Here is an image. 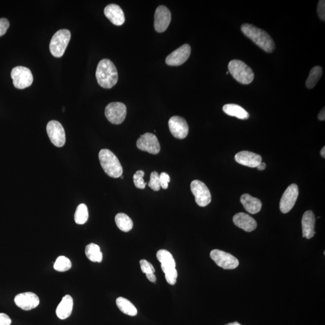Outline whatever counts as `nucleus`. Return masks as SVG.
<instances>
[{
    "label": "nucleus",
    "mask_w": 325,
    "mask_h": 325,
    "mask_svg": "<svg viewBox=\"0 0 325 325\" xmlns=\"http://www.w3.org/2000/svg\"><path fill=\"white\" fill-rule=\"evenodd\" d=\"M241 30L247 38H250L266 52L272 53L275 51L274 41L271 36L264 30L249 24H242Z\"/></svg>",
    "instance_id": "nucleus-1"
},
{
    "label": "nucleus",
    "mask_w": 325,
    "mask_h": 325,
    "mask_svg": "<svg viewBox=\"0 0 325 325\" xmlns=\"http://www.w3.org/2000/svg\"><path fill=\"white\" fill-rule=\"evenodd\" d=\"M96 78L100 86L111 89L117 84L118 73L117 67L109 59H102L97 66Z\"/></svg>",
    "instance_id": "nucleus-2"
},
{
    "label": "nucleus",
    "mask_w": 325,
    "mask_h": 325,
    "mask_svg": "<svg viewBox=\"0 0 325 325\" xmlns=\"http://www.w3.org/2000/svg\"><path fill=\"white\" fill-rule=\"evenodd\" d=\"M99 160L103 170L109 177L114 178L123 175V169L117 157L107 149L99 151Z\"/></svg>",
    "instance_id": "nucleus-3"
},
{
    "label": "nucleus",
    "mask_w": 325,
    "mask_h": 325,
    "mask_svg": "<svg viewBox=\"0 0 325 325\" xmlns=\"http://www.w3.org/2000/svg\"><path fill=\"white\" fill-rule=\"evenodd\" d=\"M229 72L236 81L242 84H251L255 77L253 69L240 60H233L229 63Z\"/></svg>",
    "instance_id": "nucleus-4"
},
{
    "label": "nucleus",
    "mask_w": 325,
    "mask_h": 325,
    "mask_svg": "<svg viewBox=\"0 0 325 325\" xmlns=\"http://www.w3.org/2000/svg\"><path fill=\"white\" fill-rule=\"evenodd\" d=\"M71 38V32L68 30L62 29L57 31L50 42V50L51 54L57 58L62 57Z\"/></svg>",
    "instance_id": "nucleus-5"
},
{
    "label": "nucleus",
    "mask_w": 325,
    "mask_h": 325,
    "mask_svg": "<svg viewBox=\"0 0 325 325\" xmlns=\"http://www.w3.org/2000/svg\"><path fill=\"white\" fill-rule=\"evenodd\" d=\"M11 77L14 86L18 89H24L33 83V77L31 71L27 67L17 66L12 70Z\"/></svg>",
    "instance_id": "nucleus-6"
},
{
    "label": "nucleus",
    "mask_w": 325,
    "mask_h": 325,
    "mask_svg": "<svg viewBox=\"0 0 325 325\" xmlns=\"http://www.w3.org/2000/svg\"><path fill=\"white\" fill-rule=\"evenodd\" d=\"M105 115L112 124L117 125L121 124L124 122L127 116L126 105L122 102H111L105 107Z\"/></svg>",
    "instance_id": "nucleus-7"
},
{
    "label": "nucleus",
    "mask_w": 325,
    "mask_h": 325,
    "mask_svg": "<svg viewBox=\"0 0 325 325\" xmlns=\"http://www.w3.org/2000/svg\"><path fill=\"white\" fill-rule=\"evenodd\" d=\"M210 257L218 266L224 269H235L239 264V260L233 255L219 250H212Z\"/></svg>",
    "instance_id": "nucleus-8"
},
{
    "label": "nucleus",
    "mask_w": 325,
    "mask_h": 325,
    "mask_svg": "<svg viewBox=\"0 0 325 325\" xmlns=\"http://www.w3.org/2000/svg\"><path fill=\"white\" fill-rule=\"evenodd\" d=\"M191 190L195 197V201L200 206H205L211 202V196L207 186L199 180H194L190 184Z\"/></svg>",
    "instance_id": "nucleus-9"
},
{
    "label": "nucleus",
    "mask_w": 325,
    "mask_h": 325,
    "mask_svg": "<svg viewBox=\"0 0 325 325\" xmlns=\"http://www.w3.org/2000/svg\"><path fill=\"white\" fill-rule=\"evenodd\" d=\"M47 132L51 142L57 147H62L65 144L66 135L61 124L57 121H51L48 123Z\"/></svg>",
    "instance_id": "nucleus-10"
},
{
    "label": "nucleus",
    "mask_w": 325,
    "mask_h": 325,
    "mask_svg": "<svg viewBox=\"0 0 325 325\" xmlns=\"http://www.w3.org/2000/svg\"><path fill=\"white\" fill-rule=\"evenodd\" d=\"M137 147L140 150L151 154H157L160 151V143L156 136L150 133H146L140 136L137 141Z\"/></svg>",
    "instance_id": "nucleus-11"
},
{
    "label": "nucleus",
    "mask_w": 325,
    "mask_h": 325,
    "mask_svg": "<svg viewBox=\"0 0 325 325\" xmlns=\"http://www.w3.org/2000/svg\"><path fill=\"white\" fill-rule=\"evenodd\" d=\"M299 195V189L295 184H291L285 190L281 199L279 207L282 212L287 213L293 208Z\"/></svg>",
    "instance_id": "nucleus-12"
},
{
    "label": "nucleus",
    "mask_w": 325,
    "mask_h": 325,
    "mask_svg": "<svg viewBox=\"0 0 325 325\" xmlns=\"http://www.w3.org/2000/svg\"><path fill=\"white\" fill-rule=\"evenodd\" d=\"M171 11L165 6L156 9L154 15V28L159 33L165 32L171 21Z\"/></svg>",
    "instance_id": "nucleus-13"
},
{
    "label": "nucleus",
    "mask_w": 325,
    "mask_h": 325,
    "mask_svg": "<svg viewBox=\"0 0 325 325\" xmlns=\"http://www.w3.org/2000/svg\"><path fill=\"white\" fill-rule=\"evenodd\" d=\"M170 132L175 138L184 139L189 133V126L183 118L174 116L169 121Z\"/></svg>",
    "instance_id": "nucleus-14"
},
{
    "label": "nucleus",
    "mask_w": 325,
    "mask_h": 325,
    "mask_svg": "<svg viewBox=\"0 0 325 325\" xmlns=\"http://www.w3.org/2000/svg\"><path fill=\"white\" fill-rule=\"evenodd\" d=\"M191 54V47L189 44L182 45L173 51L166 59V64L169 66H180L186 62Z\"/></svg>",
    "instance_id": "nucleus-15"
},
{
    "label": "nucleus",
    "mask_w": 325,
    "mask_h": 325,
    "mask_svg": "<svg viewBox=\"0 0 325 325\" xmlns=\"http://www.w3.org/2000/svg\"><path fill=\"white\" fill-rule=\"evenodd\" d=\"M15 304L24 311H30L39 305L40 300L34 293L25 292L17 294L14 299Z\"/></svg>",
    "instance_id": "nucleus-16"
},
{
    "label": "nucleus",
    "mask_w": 325,
    "mask_h": 325,
    "mask_svg": "<svg viewBox=\"0 0 325 325\" xmlns=\"http://www.w3.org/2000/svg\"><path fill=\"white\" fill-rule=\"evenodd\" d=\"M235 160L241 165L253 168H257L262 162V158L259 154L247 151L239 152L236 155Z\"/></svg>",
    "instance_id": "nucleus-17"
},
{
    "label": "nucleus",
    "mask_w": 325,
    "mask_h": 325,
    "mask_svg": "<svg viewBox=\"0 0 325 325\" xmlns=\"http://www.w3.org/2000/svg\"><path fill=\"white\" fill-rule=\"evenodd\" d=\"M104 15L115 26H122L125 23V15L123 9L117 5L111 4L106 6Z\"/></svg>",
    "instance_id": "nucleus-18"
},
{
    "label": "nucleus",
    "mask_w": 325,
    "mask_h": 325,
    "mask_svg": "<svg viewBox=\"0 0 325 325\" xmlns=\"http://www.w3.org/2000/svg\"><path fill=\"white\" fill-rule=\"evenodd\" d=\"M233 223L237 227L247 232H253L257 227L256 220L245 212H239L234 215Z\"/></svg>",
    "instance_id": "nucleus-19"
},
{
    "label": "nucleus",
    "mask_w": 325,
    "mask_h": 325,
    "mask_svg": "<svg viewBox=\"0 0 325 325\" xmlns=\"http://www.w3.org/2000/svg\"><path fill=\"white\" fill-rule=\"evenodd\" d=\"M315 218L313 212L308 210L303 214L302 220L303 238L310 239L315 235Z\"/></svg>",
    "instance_id": "nucleus-20"
},
{
    "label": "nucleus",
    "mask_w": 325,
    "mask_h": 325,
    "mask_svg": "<svg viewBox=\"0 0 325 325\" xmlns=\"http://www.w3.org/2000/svg\"><path fill=\"white\" fill-rule=\"evenodd\" d=\"M74 301L72 297L67 294L63 297L56 309V314L60 319L65 320L71 315Z\"/></svg>",
    "instance_id": "nucleus-21"
},
{
    "label": "nucleus",
    "mask_w": 325,
    "mask_h": 325,
    "mask_svg": "<svg viewBox=\"0 0 325 325\" xmlns=\"http://www.w3.org/2000/svg\"><path fill=\"white\" fill-rule=\"evenodd\" d=\"M241 202L246 210L253 214L260 212L262 206V203L259 199L249 194H244L241 197Z\"/></svg>",
    "instance_id": "nucleus-22"
},
{
    "label": "nucleus",
    "mask_w": 325,
    "mask_h": 325,
    "mask_svg": "<svg viewBox=\"0 0 325 325\" xmlns=\"http://www.w3.org/2000/svg\"><path fill=\"white\" fill-rule=\"evenodd\" d=\"M157 258L161 263V267L164 273L169 270L176 268L175 261L172 255L169 251L161 250L157 252Z\"/></svg>",
    "instance_id": "nucleus-23"
},
{
    "label": "nucleus",
    "mask_w": 325,
    "mask_h": 325,
    "mask_svg": "<svg viewBox=\"0 0 325 325\" xmlns=\"http://www.w3.org/2000/svg\"><path fill=\"white\" fill-rule=\"evenodd\" d=\"M223 111L229 116L236 117L240 120H248L250 117V114L245 109L238 104H226L223 107Z\"/></svg>",
    "instance_id": "nucleus-24"
},
{
    "label": "nucleus",
    "mask_w": 325,
    "mask_h": 325,
    "mask_svg": "<svg viewBox=\"0 0 325 325\" xmlns=\"http://www.w3.org/2000/svg\"><path fill=\"white\" fill-rule=\"evenodd\" d=\"M116 302L118 308L123 313L129 315L130 316H135L138 314V310L135 305L128 299L123 297H118Z\"/></svg>",
    "instance_id": "nucleus-25"
},
{
    "label": "nucleus",
    "mask_w": 325,
    "mask_h": 325,
    "mask_svg": "<svg viewBox=\"0 0 325 325\" xmlns=\"http://www.w3.org/2000/svg\"><path fill=\"white\" fill-rule=\"evenodd\" d=\"M85 254L88 259L92 262L101 263L102 260V254L98 245L90 244L85 249Z\"/></svg>",
    "instance_id": "nucleus-26"
},
{
    "label": "nucleus",
    "mask_w": 325,
    "mask_h": 325,
    "mask_svg": "<svg viewBox=\"0 0 325 325\" xmlns=\"http://www.w3.org/2000/svg\"><path fill=\"white\" fill-rule=\"evenodd\" d=\"M115 223L118 229L124 232H129L133 227V223L128 215L124 213H118L115 217Z\"/></svg>",
    "instance_id": "nucleus-27"
},
{
    "label": "nucleus",
    "mask_w": 325,
    "mask_h": 325,
    "mask_svg": "<svg viewBox=\"0 0 325 325\" xmlns=\"http://www.w3.org/2000/svg\"><path fill=\"white\" fill-rule=\"evenodd\" d=\"M323 69L320 66H314L311 70L307 80L306 81V86L308 89H311L316 86L322 75Z\"/></svg>",
    "instance_id": "nucleus-28"
},
{
    "label": "nucleus",
    "mask_w": 325,
    "mask_h": 325,
    "mask_svg": "<svg viewBox=\"0 0 325 325\" xmlns=\"http://www.w3.org/2000/svg\"><path fill=\"white\" fill-rule=\"evenodd\" d=\"M89 218V212L87 206L84 203H81L77 206L74 214V220L76 224L83 225L86 223Z\"/></svg>",
    "instance_id": "nucleus-29"
},
{
    "label": "nucleus",
    "mask_w": 325,
    "mask_h": 325,
    "mask_svg": "<svg viewBox=\"0 0 325 325\" xmlns=\"http://www.w3.org/2000/svg\"><path fill=\"white\" fill-rule=\"evenodd\" d=\"M72 263L68 258L65 256H60L57 258L55 263L54 264V268L58 272L68 271L71 268Z\"/></svg>",
    "instance_id": "nucleus-30"
},
{
    "label": "nucleus",
    "mask_w": 325,
    "mask_h": 325,
    "mask_svg": "<svg viewBox=\"0 0 325 325\" xmlns=\"http://www.w3.org/2000/svg\"><path fill=\"white\" fill-rule=\"evenodd\" d=\"M145 173L143 171H138L133 175V181L135 186L138 189H144L147 184L144 180Z\"/></svg>",
    "instance_id": "nucleus-31"
},
{
    "label": "nucleus",
    "mask_w": 325,
    "mask_h": 325,
    "mask_svg": "<svg viewBox=\"0 0 325 325\" xmlns=\"http://www.w3.org/2000/svg\"><path fill=\"white\" fill-rule=\"evenodd\" d=\"M148 186L154 191H159L160 189L159 175L158 172L154 171L151 173Z\"/></svg>",
    "instance_id": "nucleus-32"
},
{
    "label": "nucleus",
    "mask_w": 325,
    "mask_h": 325,
    "mask_svg": "<svg viewBox=\"0 0 325 325\" xmlns=\"http://www.w3.org/2000/svg\"><path fill=\"white\" fill-rule=\"evenodd\" d=\"M177 277L178 272L176 268L170 270L165 273L166 280L170 285H175L177 282Z\"/></svg>",
    "instance_id": "nucleus-33"
},
{
    "label": "nucleus",
    "mask_w": 325,
    "mask_h": 325,
    "mask_svg": "<svg viewBox=\"0 0 325 325\" xmlns=\"http://www.w3.org/2000/svg\"><path fill=\"white\" fill-rule=\"evenodd\" d=\"M140 264H141V267L142 272L145 273V274H147V273L155 272L154 267L150 263H149L147 260H141V261H140Z\"/></svg>",
    "instance_id": "nucleus-34"
},
{
    "label": "nucleus",
    "mask_w": 325,
    "mask_h": 325,
    "mask_svg": "<svg viewBox=\"0 0 325 325\" xmlns=\"http://www.w3.org/2000/svg\"><path fill=\"white\" fill-rule=\"evenodd\" d=\"M159 178L161 187H162L163 189H168V184L171 181L169 175L167 173L162 172L159 175Z\"/></svg>",
    "instance_id": "nucleus-35"
},
{
    "label": "nucleus",
    "mask_w": 325,
    "mask_h": 325,
    "mask_svg": "<svg viewBox=\"0 0 325 325\" xmlns=\"http://www.w3.org/2000/svg\"><path fill=\"white\" fill-rule=\"evenodd\" d=\"M9 26H10V23L6 18H1L0 19V37L6 34Z\"/></svg>",
    "instance_id": "nucleus-36"
},
{
    "label": "nucleus",
    "mask_w": 325,
    "mask_h": 325,
    "mask_svg": "<svg viewBox=\"0 0 325 325\" xmlns=\"http://www.w3.org/2000/svg\"><path fill=\"white\" fill-rule=\"evenodd\" d=\"M317 14L321 20H325V1L324 0H320L318 3Z\"/></svg>",
    "instance_id": "nucleus-37"
},
{
    "label": "nucleus",
    "mask_w": 325,
    "mask_h": 325,
    "mask_svg": "<svg viewBox=\"0 0 325 325\" xmlns=\"http://www.w3.org/2000/svg\"><path fill=\"white\" fill-rule=\"evenodd\" d=\"M12 320L9 315L5 313H0V325H11Z\"/></svg>",
    "instance_id": "nucleus-38"
},
{
    "label": "nucleus",
    "mask_w": 325,
    "mask_h": 325,
    "mask_svg": "<svg viewBox=\"0 0 325 325\" xmlns=\"http://www.w3.org/2000/svg\"><path fill=\"white\" fill-rule=\"evenodd\" d=\"M146 276H147V278L149 281L152 282H156L157 279L156 275H154V273H147Z\"/></svg>",
    "instance_id": "nucleus-39"
},
{
    "label": "nucleus",
    "mask_w": 325,
    "mask_h": 325,
    "mask_svg": "<svg viewBox=\"0 0 325 325\" xmlns=\"http://www.w3.org/2000/svg\"><path fill=\"white\" fill-rule=\"evenodd\" d=\"M318 119L320 121H324L325 120V110L324 108L321 109L320 113L318 115Z\"/></svg>",
    "instance_id": "nucleus-40"
},
{
    "label": "nucleus",
    "mask_w": 325,
    "mask_h": 325,
    "mask_svg": "<svg viewBox=\"0 0 325 325\" xmlns=\"http://www.w3.org/2000/svg\"><path fill=\"white\" fill-rule=\"evenodd\" d=\"M266 168V165L265 163L261 162L260 165L257 167V168L260 171H263Z\"/></svg>",
    "instance_id": "nucleus-41"
},
{
    "label": "nucleus",
    "mask_w": 325,
    "mask_h": 325,
    "mask_svg": "<svg viewBox=\"0 0 325 325\" xmlns=\"http://www.w3.org/2000/svg\"><path fill=\"white\" fill-rule=\"evenodd\" d=\"M320 154H321V157H322L324 159V158H325V147H323L322 149H321V152H320Z\"/></svg>",
    "instance_id": "nucleus-42"
},
{
    "label": "nucleus",
    "mask_w": 325,
    "mask_h": 325,
    "mask_svg": "<svg viewBox=\"0 0 325 325\" xmlns=\"http://www.w3.org/2000/svg\"><path fill=\"white\" fill-rule=\"evenodd\" d=\"M226 325H242L240 324L238 321H235V322L228 323Z\"/></svg>",
    "instance_id": "nucleus-43"
}]
</instances>
